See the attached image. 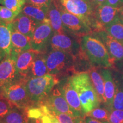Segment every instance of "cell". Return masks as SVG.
<instances>
[{
	"instance_id": "cell-20",
	"label": "cell",
	"mask_w": 123,
	"mask_h": 123,
	"mask_svg": "<svg viewBox=\"0 0 123 123\" xmlns=\"http://www.w3.org/2000/svg\"><path fill=\"white\" fill-rule=\"evenodd\" d=\"M48 9L42 8L30 4H26L21 13L34 21L38 25L48 23L50 24L47 16Z\"/></svg>"
},
{
	"instance_id": "cell-23",
	"label": "cell",
	"mask_w": 123,
	"mask_h": 123,
	"mask_svg": "<svg viewBox=\"0 0 123 123\" xmlns=\"http://www.w3.org/2000/svg\"><path fill=\"white\" fill-rule=\"evenodd\" d=\"M105 31L123 44V19L119 14L105 27Z\"/></svg>"
},
{
	"instance_id": "cell-11",
	"label": "cell",
	"mask_w": 123,
	"mask_h": 123,
	"mask_svg": "<svg viewBox=\"0 0 123 123\" xmlns=\"http://www.w3.org/2000/svg\"><path fill=\"white\" fill-rule=\"evenodd\" d=\"M46 105L51 111L76 117L66 101L61 88H55L51 91L46 99Z\"/></svg>"
},
{
	"instance_id": "cell-38",
	"label": "cell",
	"mask_w": 123,
	"mask_h": 123,
	"mask_svg": "<svg viewBox=\"0 0 123 123\" xmlns=\"http://www.w3.org/2000/svg\"><path fill=\"white\" fill-rule=\"evenodd\" d=\"M75 123H86L84 117H78L75 118Z\"/></svg>"
},
{
	"instance_id": "cell-4",
	"label": "cell",
	"mask_w": 123,
	"mask_h": 123,
	"mask_svg": "<svg viewBox=\"0 0 123 123\" xmlns=\"http://www.w3.org/2000/svg\"><path fill=\"white\" fill-rule=\"evenodd\" d=\"M64 10L83 21L92 30L98 31L95 5L89 0H59Z\"/></svg>"
},
{
	"instance_id": "cell-41",
	"label": "cell",
	"mask_w": 123,
	"mask_h": 123,
	"mask_svg": "<svg viewBox=\"0 0 123 123\" xmlns=\"http://www.w3.org/2000/svg\"><path fill=\"white\" fill-rule=\"evenodd\" d=\"M0 123H6L4 121H3L2 119H0Z\"/></svg>"
},
{
	"instance_id": "cell-31",
	"label": "cell",
	"mask_w": 123,
	"mask_h": 123,
	"mask_svg": "<svg viewBox=\"0 0 123 123\" xmlns=\"http://www.w3.org/2000/svg\"><path fill=\"white\" fill-rule=\"evenodd\" d=\"M15 106L2 95L0 96V119H2Z\"/></svg>"
},
{
	"instance_id": "cell-34",
	"label": "cell",
	"mask_w": 123,
	"mask_h": 123,
	"mask_svg": "<svg viewBox=\"0 0 123 123\" xmlns=\"http://www.w3.org/2000/svg\"><path fill=\"white\" fill-rule=\"evenodd\" d=\"M27 4L42 8L49 9L53 0H26Z\"/></svg>"
},
{
	"instance_id": "cell-22",
	"label": "cell",
	"mask_w": 123,
	"mask_h": 123,
	"mask_svg": "<svg viewBox=\"0 0 123 123\" xmlns=\"http://www.w3.org/2000/svg\"><path fill=\"white\" fill-rule=\"evenodd\" d=\"M91 80L96 91L100 103L105 104L104 80L100 73L96 70H92L89 72Z\"/></svg>"
},
{
	"instance_id": "cell-30",
	"label": "cell",
	"mask_w": 123,
	"mask_h": 123,
	"mask_svg": "<svg viewBox=\"0 0 123 123\" xmlns=\"http://www.w3.org/2000/svg\"><path fill=\"white\" fill-rule=\"evenodd\" d=\"M26 3V0H5L1 4L12 11L20 14Z\"/></svg>"
},
{
	"instance_id": "cell-3",
	"label": "cell",
	"mask_w": 123,
	"mask_h": 123,
	"mask_svg": "<svg viewBox=\"0 0 123 123\" xmlns=\"http://www.w3.org/2000/svg\"><path fill=\"white\" fill-rule=\"evenodd\" d=\"M58 83L56 76L50 74L29 79L26 83V87L30 101L35 103L45 99Z\"/></svg>"
},
{
	"instance_id": "cell-6",
	"label": "cell",
	"mask_w": 123,
	"mask_h": 123,
	"mask_svg": "<svg viewBox=\"0 0 123 123\" xmlns=\"http://www.w3.org/2000/svg\"><path fill=\"white\" fill-rule=\"evenodd\" d=\"M2 95L14 106L20 108L26 107L30 101L26 84L21 81H17L2 87Z\"/></svg>"
},
{
	"instance_id": "cell-39",
	"label": "cell",
	"mask_w": 123,
	"mask_h": 123,
	"mask_svg": "<svg viewBox=\"0 0 123 123\" xmlns=\"http://www.w3.org/2000/svg\"><path fill=\"white\" fill-rule=\"evenodd\" d=\"M119 15L121 18L123 19V5L121 6L120 7V10H119Z\"/></svg>"
},
{
	"instance_id": "cell-29",
	"label": "cell",
	"mask_w": 123,
	"mask_h": 123,
	"mask_svg": "<svg viewBox=\"0 0 123 123\" xmlns=\"http://www.w3.org/2000/svg\"><path fill=\"white\" fill-rule=\"evenodd\" d=\"M39 119L41 123H60L55 117L51 113L50 110L46 105H42L39 108Z\"/></svg>"
},
{
	"instance_id": "cell-1",
	"label": "cell",
	"mask_w": 123,
	"mask_h": 123,
	"mask_svg": "<svg viewBox=\"0 0 123 123\" xmlns=\"http://www.w3.org/2000/svg\"><path fill=\"white\" fill-rule=\"evenodd\" d=\"M68 79L79 97L84 116L99 107L100 102L88 73L75 74Z\"/></svg>"
},
{
	"instance_id": "cell-8",
	"label": "cell",
	"mask_w": 123,
	"mask_h": 123,
	"mask_svg": "<svg viewBox=\"0 0 123 123\" xmlns=\"http://www.w3.org/2000/svg\"><path fill=\"white\" fill-rule=\"evenodd\" d=\"M17 56L11 54L0 62V87L1 88L16 82L21 77L16 68Z\"/></svg>"
},
{
	"instance_id": "cell-35",
	"label": "cell",
	"mask_w": 123,
	"mask_h": 123,
	"mask_svg": "<svg viewBox=\"0 0 123 123\" xmlns=\"http://www.w3.org/2000/svg\"><path fill=\"white\" fill-rule=\"evenodd\" d=\"M103 4L115 7H120L123 5V0H106Z\"/></svg>"
},
{
	"instance_id": "cell-17",
	"label": "cell",
	"mask_w": 123,
	"mask_h": 123,
	"mask_svg": "<svg viewBox=\"0 0 123 123\" xmlns=\"http://www.w3.org/2000/svg\"><path fill=\"white\" fill-rule=\"evenodd\" d=\"M10 25L22 34L31 38L33 37L38 24L29 17L21 13Z\"/></svg>"
},
{
	"instance_id": "cell-25",
	"label": "cell",
	"mask_w": 123,
	"mask_h": 123,
	"mask_svg": "<svg viewBox=\"0 0 123 123\" xmlns=\"http://www.w3.org/2000/svg\"><path fill=\"white\" fill-rule=\"evenodd\" d=\"M2 120L6 123H28L26 114L17 107H14Z\"/></svg>"
},
{
	"instance_id": "cell-10",
	"label": "cell",
	"mask_w": 123,
	"mask_h": 123,
	"mask_svg": "<svg viewBox=\"0 0 123 123\" xmlns=\"http://www.w3.org/2000/svg\"><path fill=\"white\" fill-rule=\"evenodd\" d=\"M49 44L52 50L67 52L74 56L79 51L80 46L78 42L66 33H54Z\"/></svg>"
},
{
	"instance_id": "cell-14",
	"label": "cell",
	"mask_w": 123,
	"mask_h": 123,
	"mask_svg": "<svg viewBox=\"0 0 123 123\" xmlns=\"http://www.w3.org/2000/svg\"><path fill=\"white\" fill-rule=\"evenodd\" d=\"M61 88L66 101L74 113L75 117H83L84 114L79 97L69 79L67 80V81H66Z\"/></svg>"
},
{
	"instance_id": "cell-18",
	"label": "cell",
	"mask_w": 123,
	"mask_h": 123,
	"mask_svg": "<svg viewBox=\"0 0 123 123\" xmlns=\"http://www.w3.org/2000/svg\"><path fill=\"white\" fill-rule=\"evenodd\" d=\"M38 53L31 49L18 55L16 60V68L20 76L25 78L30 73L34 60Z\"/></svg>"
},
{
	"instance_id": "cell-2",
	"label": "cell",
	"mask_w": 123,
	"mask_h": 123,
	"mask_svg": "<svg viewBox=\"0 0 123 123\" xmlns=\"http://www.w3.org/2000/svg\"><path fill=\"white\" fill-rule=\"evenodd\" d=\"M81 49L92 64L110 67L112 64L107 49L104 43L96 35H87L82 37Z\"/></svg>"
},
{
	"instance_id": "cell-27",
	"label": "cell",
	"mask_w": 123,
	"mask_h": 123,
	"mask_svg": "<svg viewBox=\"0 0 123 123\" xmlns=\"http://www.w3.org/2000/svg\"><path fill=\"white\" fill-rule=\"evenodd\" d=\"M110 110H108L107 108L97 107L93 109V110L87 113L85 116H88L100 121H108L110 122V117L111 115Z\"/></svg>"
},
{
	"instance_id": "cell-21",
	"label": "cell",
	"mask_w": 123,
	"mask_h": 123,
	"mask_svg": "<svg viewBox=\"0 0 123 123\" xmlns=\"http://www.w3.org/2000/svg\"><path fill=\"white\" fill-rule=\"evenodd\" d=\"M12 52L11 31L7 25L0 24V61L10 55Z\"/></svg>"
},
{
	"instance_id": "cell-15",
	"label": "cell",
	"mask_w": 123,
	"mask_h": 123,
	"mask_svg": "<svg viewBox=\"0 0 123 123\" xmlns=\"http://www.w3.org/2000/svg\"><path fill=\"white\" fill-rule=\"evenodd\" d=\"M7 25L11 31V54L18 56L21 53L31 50L30 38L15 30L10 24Z\"/></svg>"
},
{
	"instance_id": "cell-32",
	"label": "cell",
	"mask_w": 123,
	"mask_h": 123,
	"mask_svg": "<svg viewBox=\"0 0 123 123\" xmlns=\"http://www.w3.org/2000/svg\"><path fill=\"white\" fill-rule=\"evenodd\" d=\"M50 111L51 113L57 119L60 123H75V119L76 117H74L66 113H59L50 110Z\"/></svg>"
},
{
	"instance_id": "cell-43",
	"label": "cell",
	"mask_w": 123,
	"mask_h": 123,
	"mask_svg": "<svg viewBox=\"0 0 123 123\" xmlns=\"http://www.w3.org/2000/svg\"><path fill=\"white\" fill-rule=\"evenodd\" d=\"M0 24H1V22H0Z\"/></svg>"
},
{
	"instance_id": "cell-19",
	"label": "cell",
	"mask_w": 123,
	"mask_h": 123,
	"mask_svg": "<svg viewBox=\"0 0 123 123\" xmlns=\"http://www.w3.org/2000/svg\"><path fill=\"white\" fill-rule=\"evenodd\" d=\"M47 16L54 33H66L63 25L59 7L54 0L49 7Z\"/></svg>"
},
{
	"instance_id": "cell-40",
	"label": "cell",
	"mask_w": 123,
	"mask_h": 123,
	"mask_svg": "<svg viewBox=\"0 0 123 123\" xmlns=\"http://www.w3.org/2000/svg\"><path fill=\"white\" fill-rule=\"evenodd\" d=\"M2 95V88L0 87V96Z\"/></svg>"
},
{
	"instance_id": "cell-24",
	"label": "cell",
	"mask_w": 123,
	"mask_h": 123,
	"mask_svg": "<svg viewBox=\"0 0 123 123\" xmlns=\"http://www.w3.org/2000/svg\"><path fill=\"white\" fill-rule=\"evenodd\" d=\"M32 78L41 77L48 73L46 63V56L37 54L34 60L33 66L30 71Z\"/></svg>"
},
{
	"instance_id": "cell-28",
	"label": "cell",
	"mask_w": 123,
	"mask_h": 123,
	"mask_svg": "<svg viewBox=\"0 0 123 123\" xmlns=\"http://www.w3.org/2000/svg\"><path fill=\"white\" fill-rule=\"evenodd\" d=\"M19 14L14 12L4 6L0 5V22L7 25L10 24Z\"/></svg>"
},
{
	"instance_id": "cell-7",
	"label": "cell",
	"mask_w": 123,
	"mask_h": 123,
	"mask_svg": "<svg viewBox=\"0 0 123 123\" xmlns=\"http://www.w3.org/2000/svg\"><path fill=\"white\" fill-rule=\"evenodd\" d=\"M59 9L63 25L66 33L79 37H83L91 33L92 29L80 18L67 12L62 7H59Z\"/></svg>"
},
{
	"instance_id": "cell-26",
	"label": "cell",
	"mask_w": 123,
	"mask_h": 123,
	"mask_svg": "<svg viewBox=\"0 0 123 123\" xmlns=\"http://www.w3.org/2000/svg\"><path fill=\"white\" fill-rule=\"evenodd\" d=\"M115 94L112 110H123V78L115 81Z\"/></svg>"
},
{
	"instance_id": "cell-12",
	"label": "cell",
	"mask_w": 123,
	"mask_h": 123,
	"mask_svg": "<svg viewBox=\"0 0 123 123\" xmlns=\"http://www.w3.org/2000/svg\"><path fill=\"white\" fill-rule=\"evenodd\" d=\"M120 7H115L106 4H101L95 9V18L98 31L105 30V27L119 14Z\"/></svg>"
},
{
	"instance_id": "cell-33",
	"label": "cell",
	"mask_w": 123,
	"mask_h": 123,
	"mask_svg": "<svg viewBox=\"0 0 123 123\" xmlns=\"http://www.w3.org/2000/svg\"><path fill=\"white\" fill-rule=\"evenodd\" d=\"M109 121L110 123H123V110H112Z\"/></svg>"
},
{
	"instance_id": "cell-36",
	"label": "cell",
	"mask_w": 123,
	"mask_h": 123,
	"mask_svg": "<svg viewBox=\"0 0 123 123\" xmlns=\"http://www.w3.org/2000/svg\"><path fill=\"white\" fill-rule=\"evenodd\" d=\"M84 118L86 123H110L108 121H103L93 119V118L91 117L88 116H84Z\"/></svg>"
},
{
	"instance_id": "cell-5",
	"label": "cell",
	"mask_w": 123,
	"mask_h": 123,
	"mask_svg": "<svg viewBox=\"0 0 123 123\" xmlns=\"http://www.w3.org/2000/svg\"><path fill=\"white\" fill-rule=\"evenodd\" d=\"M74 57L67 52L52 50L46 56L48 73L55 75L68 70L73 65Z\"/></svg>"
},
{
	"instance_id": "cell-42",
	"label": "cell",
	"mask_w": 123,
	"mask_h": 123,
	"mask_svg": "<svg viewBox=\"0 0 123 123\" xmlns=\"http://www.w3.org/2000/svg\"><path fill=\"white\" fill-rule=\"evenodd\" d=\"M4 1H5V0H0V4H2V3L4 2Z\"/></svg>"
},
{
	"instance_id": "cell-16",
	"label": "cell",
	"mask_w": 123,
	"mask_h": 123,
	"mask_svg": "<svg viewBox=\"0 0 123 123\" xmlns=\"http://www.w3.org/2000/svg\"><path fill=\"white\" fill-rule=\"evenodd\" d=\"M104 84V95H105V107L111 112L112 111L113 101L115 94V83L113 79L111 71L108 69H103L100 71Z\"/></svg>"
},
{
	"instance_id": "cell-37",
	"label": "cell",
	"mask_w": 123,
	"mask_h": 123,
	"mask_svg": "<svg viewBox=\"0 0 123 123\" xmlns=\"http://www.w3.org/2000/svg\"><path fill=\"white\" fill-rule=\"evenodd\" d=\"M89 1L92 3L93 5L98 6L100 5L103 4L105 2L106 0H89Z\"/></svg>"
},
{
	"instance_id": "cell-13",
	"label": "cell",
	"mask_w": 123,
	"mask_h": 123,
	"mask_svg": "<svg viewBox=\"0 0 123 123\" xmlns=\"http://www.w3.org/2000/svg\"><path fill=\"white\" fill-rule=\"evenodd\" d=\"M98 36L104 43L113 61L123 60V44L113 38L105 30L98 31Z\"/></svg>"
},
{
	"instance_id": "cell-9",
	"label": "cell",
	"mask_w": 123,
	"mask_h": 123,
	"mask_svg": "<svg viewBox=\"0 0 123 123\" xmlns=\"http://www.w3.org/2000/svg\"><path fill=\"white\" fill-rule=\"evenodd\" d=\"M54 32L48 23L38 25L34 33L33 37L30 39L32 50L40 53L44 50L50 44V40Z\"/></svg>"
}]
</instances>
